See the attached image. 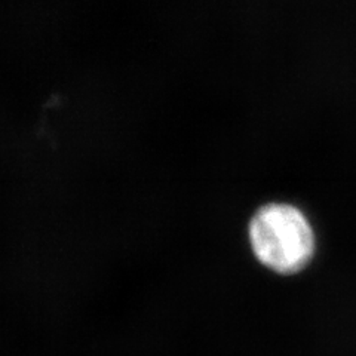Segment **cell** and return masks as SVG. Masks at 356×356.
I'll use <instances>...</instances> for the list:
<instances>
[{
	"instance_id": "1",
	"label": "cell",
	"mask_w": 356,
	"mask_h": 356,
	"mask_svg": "<svg viewBox=\"0 0 356 356\" xmlns=\"http://www.w3.org/2000/svg\"><path fill=\"white\" fill-rule=\"evenodd\" d=\"M252 252L267 269L293 275L310 263L315 235L302 211L288 204L261 207L250 221Z\"/></svg>"
}]
</instances>
